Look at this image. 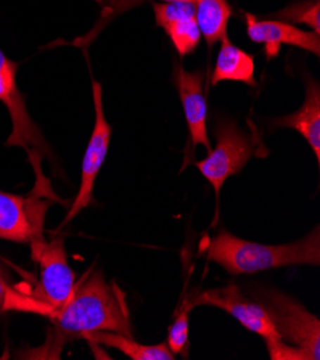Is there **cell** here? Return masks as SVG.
<instances>
[{
  "label": "cell",
  "mask_w": 320,
  "mask_h": 360,
  "mask_svg": "<svg viewBox=\"0 0 320 360\" xmlns=\"http://www.w3.org/2000/svg\"><path fill=\"white\" fill-rule=\"evenodd\" d=\"M65 336L85 338L94 332H114L131 336L125 295L110 284L99 270L92 271L79 284L70 299L58 310L46 314Z\"/></svg>",
  "instance_id": "6da1fadb"
},
{
  "label": "cell",
  "mask_w": 320,
  "mask_h": 360,
  "mask_svg": "<svg viewBox=\"0 0 320 360\" xmlns=\"http://www.w3.org/2000/svg\"><path fill=\"white\" fill-rule=\"evenodd\" d=\"M208 260L220 264L229 274H255L290 266H320V231L314 227L305 238L281 245L247 241L222 230L203 245Z\"/></svg>",
  "instance_id": "7a4b0ae2"
},
{
  "label": "cell",
  "mask_w": 320,
  "mask_h": 360,
  "mask_svg": "<svg viewBox=\"0 0 320 360\" xmlns=\"http://www.w3.org/2000/svg\"><path fill=\"white\" fill-rule=\"evenodd\" d=\"M19 63L11 60L0 49V101L8 108L12 120V134L5 142L6 147H20L25 150L27 160L33 168L37 183L32 193L52 200L53 202L60 201L55 194L49 178L45 176L42 162L45 158L51 161L55 168V155L46 142L39 127L33 122L26 108V101L18 88L16 74Z\"/></svg>",
  "instance_id": "3957f363"
},
{
  "label": "cell",
  "mask_w": 320,
  "mask_h": 360,
  "mask_svg": "<svg viewBox=\"0 0 320 360\" xmlns=\"http://www.w3.org/2000/svg\"><path fill=\"white\" fill-rule=\"evenodd\" d=\"M32 260L39 266V283L33 295L23 293L19 311L39 313L46 316L60 309L72 296L77 276L68 264L65 241L55 237L51 241L38 240L30 243Z\"/></svg>",
  "instance_id": "277c9868"
},
{
  "label": "cell",
  "mask_w": 320,
  "mask_h": 360,
  "mask_svg": "<svg viewBox=\"0 0 320 360\" xmlns=\"http://www.w3.org/2000/svg\"><path fill=\"white\" fill-rule=\"evenodd\" d=\"M216 147L196 162L201 175L212 186L217 198L229 176L237 175L253 157L267 155V150L255 135L241 129L229 118H219L215 127Z\"/></svg>",
  "instance_id": "5b68a950"
},
{
  "label": "cell",
  "mask_w": 320,
  "mask_h": 360,
  "mask_svg": "<svg viewBox=\"0 0 320 360\" xmlns=\"http://www.w3.org/2000/svg\"><path fill=\"white\" fill-rule=\"evenodd\" d=\"M257 302L267 311L281 340L299 350L303 360L320 359V323L299 302L270 289H257Z\"/></svg>",
  "instance_id": "8992f818"
},
{
  "label": "cell",
  "mask_w": 320,
  "mask_h": 360,
  "mask_svg": "<svg viewBox=\"0 0 320 360\" xmlns=\"http://www.w3.org/2000/svg\"><path fill=\"white\" fill-rule=\"evenodd\" d=\"M52 202L34 193L25 197L0 191V238L19 244L44 240L45 217Z\"/></svg>",
  "instance_id": "52a82bcc"
},
{
  "label": "cell",
  "mask_w": 320,
  "mask_h": 360,
  "mask_svg": "<svg viewBox=\"0 0 320 360\" xmlns=\"http://www.w3.org/2000/svg\"><path fill=\"white\" fill-rule=\"evenodd\" d=\"M92 99L95 106V124L94 129L89 138V142L87 146V151L84 154L82 160V169H81V184L78 194L70 204L66 217L62 223V226H66L70 220H74L77 215L85 210L92 202L94 195V186L96 181V176L99 174V169L108 154L110 142H111V134L113 128L110 122L105 118L103 111V101H102V85L92 79Z\"/></svg>",
  "instance_id": "ba28073f"
},
{
  "label": "cell",
  "mask_w": 320,
  "mask_h": 360,
  "mask_svg": "<svg viewBox=\"0 0 320 360\" xmlns=\"http://www.w3.org/2000/svg\"><path fill=\"white\" fill-rule=\"evenodd\" d=\"M191 300L194 306H212L224 310L247 330L262 336L264 342L281 339L264 307L257 300L245 297L234 283L201 292Z\"/></svg>",
  "instance_id": "9c48e42d"
},
{
  "label": "cell",
  "mask_w": 320,
  "mask_h": 360,
  "mask_svg": "<svg viewBox=\"0 0 320 360\" xmlns=\"http://www.w3.org/2000/svg\"><path fill=\"white\" fill-rule=\"evenodd\" d=\"M244 16L248 38L256 44L264 45V53L269 60L277 56L281 45L300 48L316 56L320 55V34L277 19L260 20L253 13H245Z\"/></svg>",
  "instance_id": "30bf717a"
},
{
  "label": "cell",
  "mask_w": 320,
  "mask_h": 360,
  "mask_svg": "<svg viewBox=\"0 0 320 360\" xmlns=\"http://www.w3.org/2000/svg\"><path fill=\"white\" fill-rule=\"evenodd\" d=\"M172 79L180 95L193 147L203 146L210 153L212 147L207 134V103L203 89V70L190 72L181 65H175Z\"/></svg>",
  "instance_id": "8fae6325"
},
{
  "label": "cell",
  "mask_w": 320,
  "mask_h": 360,
  "mask_svg": "<svg viewBox=\"0 0 320 360\" xmlns=\"http://www.w3.org/2000/svg\"><path fill=\"white\" fill-rule=\"evenodd\" d=\"M155 22L162 27L181 58L190 55L201 42L194 2H154Z\"/></svg>",
  "instance_id": "7c38bea8"
},
{
  "label": "cell",
  "mask_w": 320,
  "mask_h": 360,
  "mask_svg": "<svg viewBox=\"0 0 320 360\" xmlns=\"http://www.w3.org/2000/svg\"><path fill=\"white\" fill-rule=\"evenodd\" d=\"M276 128H290L297 131L314 153L316 161H320V86L310 77L306 79V98L299 110L290 115H284L271 121Z\"/></svg>",
  "instance_id": "4fadbf2b"
},
{
  "label": "cell",
  "mask_w": 320,
  "mask_h": 360,
  "mask_svg": "<svg viewBox=\"0 0 320 360\" xmlns=\"http://www.w3.org/2000/svg\"><path fill=\"white\" fill-rule=\"evenodd\" d=\"M224 81L243 82L252 88L256 86L255 58L237 48L227 38L222 41L216 66L211 74V85Z\"/></svg>",
  "instance_id": "5bb4252c"
},
{
  "label": "cell",
  "mask_w": 320,
  "mask_h": 360,
  "mask_svg": "<svg viewBox=\"0 0 320 360\" xmlns=\"http://www.w3.org/2000/svg\"><path fill=\"white\" fill-rule=\"evenodd\" d=\"M196 18L208 48L227 38V25L233 9L227 0H194Z\"/></svg>",
  "instance_id": "9a60e30c"
},
{
  "label": "cell",
  "mask_w": 320,
  "mask_h": 360,
  "mask_svg": "<svg viewBox=\"0 0 320 360\" xmlns=\"http://www.w3.org/2000/svg\"><path fill=\"white\" fill-rule=\"evenodd\" d=\"M91 342L118 349L132 360H174L175 356L168 349L167 342L158 345H141L131 336L114 332H94L85 336Z\"/></svg>",
  "instance_id": "2e32d148"
},
{
  "label": "cell",
  "mask_w": 320,
  "mask_h": 360,
  "mask_svg": "<svg viewBox=\"0 0 320 360\" xmlns=\"http://www.w3.org/2000/svg\"><path fill=\"white\" fill-rule=\"evenodd\" d=\"M269 18L292 23V25H306L313 29L314 33L320 34V2L319 0H305L296 2L284 9L271 13Z\"/></svg>",
  "instance_id": "e0dca14e"
},
{
  "label": "cell",
  "mask_w": 320,
  "mask_h": 360,
  "mask_svg": "<svg viewBox=\"0 0 320 360\" xmlns=\"http://www.w3.org/2000/svg\"><path fill=\"white\" fill-rule=\"evenodd\" d=\"M196 307L193 304L191 297L186 296V300L181 304V309L175 313L174 323L169 328L168 332V339H167V346L172 352L174 356L179 353L187 354V347H188V316L190 311Z\"/></svg>",
  "instance_id": "ac0fdd59"
},
{
  "label": "cell",
  "mask_w": 320,
  "mask_h": 360,
  "mask_svg": "<svg viewBox=\"0 0 320 360\" xmlns=\"http://www.w3.org/2000/svg\"><path fill=\"white\" fill-rule=\"evenodd\" d=\"M146 0H103V12H102V19L99 22V26L92 30V33H89L87 38L82 41H77L75 44H82V45H87L89 44L92 39H94V34H96L102 27H103V23L108 22L111 19H114L115 16H120L122 15L124 12L144 4ZM158 2H164V4H168V2H194V0H158Z\"/></svg>",
  "instance_id": "d6986e66"
},
{
  "label": "cell",
  "mask_w": 320,
  "mask_h": 360,
  "mask_svg": "<svg viewBox=\"0 0 320 360\" xmlns=\"http://www.w3.org/2000/svg\"><path fill=\"white\" fill-rule=\"evenodd\" d=\"M16 290L9 271L0 264V314L11 311L12 296Z\"/></svg>",
  "instance_id": "ffe728a7"
},
{
  "label": "cell",
  "mask_w": 320,
  "mask_h": 360,
  "mask_svg": "<svg viewBox=\"0 0 320 360\" xmlns=\"http://www.w3.org/2000/svg\"><path fill=\"white\" fill-rule=\"evenodd\" d=\"M95 2H96L98 5H103V0H95Z\"/></svg>",
  "instance_id": "44dd1931"
}]
</instances>
